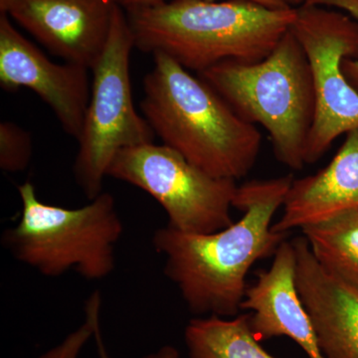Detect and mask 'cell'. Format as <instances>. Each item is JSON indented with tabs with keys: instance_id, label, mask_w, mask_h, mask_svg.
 Segmentation results:
<instances>
[{
	"instance_id": "1",
	"label": "cell",
	"mask_w": 358,
	"mask_h": 358,
	"mask_svg": "<svg viewBox=\"0 0 358 358\" xmlns=\"http://www.w3.org/2000/svg\"><path fill=\"white\" fill-rule=\"evenodd\" d=\"M293 176L238 185L234 208L242 217L216 232L197 234L171 226L155 231L152 246L164 257V274L178 289L190 312L233 317L239 315L250 268L274 255L287 234L273 230Z\"/></svg>"
},
{
	"instance_id": "2",
	"label": "cell",
	"mask_w": 358,
	"mask_h": 358,
	"mask_svg": "<svg viewBox=\"0 0 358 358\" xmlns=\"http://www.w3.org/2000/svg\"><path fill=\"white\" fill-rule=\"evenodd\" d=\"M136 48L197 73L227 61L256 63L291 29L296 8L247 0H160L124 9Z\"/></svg>"
},
{
	"instance_id": "3",
	"label": "cell",
	"mask_w": 358,
	"mask_h": 358,
	"mask_svg": "<svg viewBox=\"0 0 358 358\" xmlns=\"http://www.w3.org/2000/svg\"><path fill=\"white\" fill-rule=\"evenodd\" d=\"M152 55L141 108L155 136L212 176L235 181L246 176L262 143L255 124L173 58Z\"/></svg>"
},
{
	"instance_id": "4",
	"label": "cell",
	"mask_w": 358,
	"mask_h": 358,
	"mask_svg": "<svg viewBox=\"0 0 358 358\" xmlns=\"http://www.w3.org/2000/svg\"><path fill=\"white\" fill-rule=\"evenodd\" d=\"M199 77L242 119L268 131L279 162L303 169L315 96L307 55L291 29L263 60L227 61Z\"/></svg>"
},
{
	"instance_id": "5",
	"label": "cell",
	"mask_w": 358,
	"mask_h": 358,
	"mask_svg": "<svg viewBox=\"0 0 358 358\" xmlns=\"http://www.w3.org/2000/svg\"><path fill=\"white\" fill-rule=\"evenodd\" d=\"M18 193L20 221L1 237L18 262L46 277L74 271L89 281H100L114 272L124 224L112 194L102 192L89 204L65 208L42 202L30 181L18 186Z\"/></svg>"
},
{
	"instance_id": "6",
	"label": "cell",
	"mask_w": 358,
	"mask_h": 358,
	"mask_svg": "<svg viewBox=\"0 0 358 358\" xmlns=\"http://www.w3.org/2000/svg\"><path fill=\"white\" fill-rule=\"evenodd\" d=\"M134 47L126 11L119 4L105 49L91 69V95L73 167L77 185L90 200L103 192V179L120 150L155 141L152 127L134 107L129 74Z\"/></svg>"
},
{
	"instance_id": "7",
	"label": "cell",
	"mask_w": 358,
	"mask_h": 358,
	"mask_svg": "<svg viewBox=\"0 0 358 358\" xmlns=\"http://www.w3.org/2000/svg\"><path fill=\"white\" fill-rule=\"evenodd\" d=\"M107 176L150 194L174 229L205 234L233 223L236 181L205 173L166 145L152 143L120 150Z\"/></svg>"
},
{
	"instance_id": "8",
	"label": "cell",
	"mask_w": 358,
	"mask_h": 358,
	"mask_svg": "<svg viewBox=\"0 0 358 358\" xmlns=\"http://www.w3.org/2000/svg\"><path fill=\"white\" fill-rule=\"evenodd\" d=\"M307 55L315 112L306 147V164H315L334 141L358 128V93L343 74L345 59H358V22L329 7L301 4L291 27Z\"/></svg>"
},
{
	"instance_id": "9",
	"label": "cell",
	"mask_w": 358,
	"mask_h": 358,
	"mask_svg": "<svg viewBox=\"0 0 358 358\" xmlns=\"http://www.w3.org/2000/svg\"><path fill=\"white\" fill-rule=\"evenodd\" d=\"M88 68L57 64L0 13V85L7 91L32 90L50 107L68 136L78 141L83 131L91 86Z\"/></svg>"
},
{
	"instance_id": "10",
	"label": "cell",
	"mask_w": 358,
	"mask_h": 358,
	"mask_svg": "<svg viewBox=\"0 0 358 358\" xmlns=\"http://www.w3.org/2000/svg\"><path fill=\"white\" fill-rule=\"evenodd\" d=\"M117 0H13L6 10L65 62L91 70L109 38Z\"/></svg>"
},
{
	"instance_id": "11",
	"label": "cell",
	"mask_w": 358,
	"mask_h": 358,
	"mask_svg": "<svg viewBox=\"0 0 358 358\" xmlns=\"http://www.w3.org/2000/svg\"><path fill=\"white\" fill-rule=\"evenodd\" d=\"M296 256L293 241H284L268 270L259 273L247 288L241 310H248L250 327L257 341L288 336L310 358H324L310 315L296 288Z\"/></svg>"
},
{
	"instance_id": "12",
	"label": "cell",
	"mask_w": 358,
	"mask_h": 358,
	"mask_svg": "<svg viewBox=\"0 0 358 358\" xmlns=\"http://www.w3.org/2000/svg\"><path fill=\"white\" fill-rule=\"evenodd\" d=\"M296 282L324 358H358V289L327 273L305 237L293 240Z\"/></svg>"
},
{
	"instance_id": "13",
	"label": "cell",
	"mask_w": 358,
	"mask_h": 358,
	"mask_svg": "<svg viewBox=\"0 0 358 358\" xmlns=\"http://www.w3.org/2000/svg\"><path fill=\"white\" fill-rule=\"evenodd\" d=\"M273 230L287 234L358 209V128L346 134L333 160L313 176L294 180Z\"/></svg>"
},
{
	"instance_id": "14",
	"label": "cell",
	"mask_w": 358,
	"mask_h": 358,
	"mask_svg": "<svg viewBox=\"0 0 358 358\" xmlns=\"http://www.w3.org/2000/svg\"><path fill=\"white\" fill-rule=\"evenodd\" d=\"M185 339L190 358H275L257 341L249 313L232 319L208 315L188 322Z\"/></svg>"
},
{
	"instance_id": "15",
	"label": "cell",
	"mask_w": 358,
	"mask_h": 358,
	"mask_svg": "<svg viewBox=\"0 0 358 358\" xmlns=\"http://www.w3.org/2000/svg\"><path fill=\"white\" fill-rule=\"evenodd\" d=\"M301 230L320 265L358 289V209L310 224Z\"/></svg>"
},
{
	"instance_id": "16",
	"label": "cell",
	"mask_w": 358,
	"mask_h": 358,
	"mask_svg": "<svg viewBox=\"0 0 358 358\" xmlns=\"http://www.w3.org/2000/svg\"><path fill=\"white\" fill-rule=\"evenodd\" d=\"M32 138L15 122L0 124V169L6 173H20L29 166L32 159Z\"/></svg>"
},
{
	"instance_id": "17",
	"label": "cell",
	"mask_w": 358,
	"mask_h": 358,
	"mask_svg": "<svg viewBox=\"0 0 358 358\" xmlns=\"http://www.w3.org/2000/svg\"><path fill=\"white\" fill-rule=\"evenodd\" d=\"M102 296L95 292L90 296L85 307V322L79 329L66 336L60 345L51 348L39 358H79L89 339L94 336L96 324L100 322Z\"/></svg>"
},
{
	"instance_id": "18",
	"label": "cell",
	"mask_w": 358,
	"mask_h": 358,
	"mask_svg": "<svg viewBox=\"0 0 358 358\" xmlns=\"http://www.w3.org/2000/svg\"><path fill=\"white\" fill-rule=\"evenodd\" d=\"M303 4L338 8L358 22V0H306ZM343 71L348 83L358 93V59L343 60Z\"/></svg>"
},
{
	"instance_id": "19",
	"label": "cell",
	"mask_w": 358,
	"mask_h": 358,
	"mask_svg": "<svg viewBox=\"0 0 358 358\" xmlns=\"http://www.w3.org/2000/svg\"><path fill=\"white\" fill-rule=\"evenodd\" d=\"M120 6L124 9L129 7L145 6V4L154 3V2L160 1V0H117ZM247 1L254 2L268 7L272 9H289L296 8L305 3L306 0H247Z\"/></svg>"
},
{
	"instance_id": "20",
	"label": "cell",
	"mask_w": 358,
	"mask_h": 358,
	"mask_svg": "<svg viewBox=\"0 0 358 358\" xmlns=\"http://www.w3.org/2000/svg\"><path fill=\"white\" fill-rule=\"evenodd\" d=\"M94 338H95L96 348H98L99 357L100 358H110L109 353L106 350L105 345H103L100 322L96 324ZM145 358H180V355L173 346L166 345L157 350V352L148 355Z\"/></svg>"
},
{
	"instance_id": "21",
	"label": "cell",
	"mask_w": 358,
	"mask_h": 358,
	"mask_svg": "<svg viewBox=\"0 0 358 358\" xmlns=\"http://www.w3.org/2000/svg\"><path fill=\"white\" fill-rule=\"evenodd\" d=\"M11 1H13V0H0V13H3L7 6H8Z\"/></svg>"
}]
</instances>
